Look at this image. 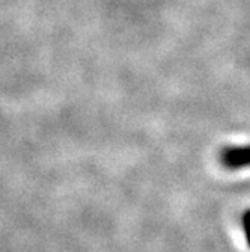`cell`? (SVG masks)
I'll return each instance as SVG.
<instances>
[{
  "mask_svg": "<svg viewBox=\"0 0 250 252\" xmlns=\"http://www.w3.org/2000/svg\"><path fill=\"white\" fill-rule=\"evenodd\" d=\"M222 165L229 171H238L250 168V144L247 145H231L220 153Z\"/></svg>",
  "mask_w": 250,
  "mask_h": 252,
  "instance_id": "cell-1",
  "label": "cell"
},
{
  "mask_svg": "<svg viewBox=\"0 0 250 252\" xmlns=\"http://www.w3.org/2000/svg\"><path fill=\"white\" fill-rule=\"evenodd\" d=\"M243 226H244V234H246L247 245L250 248V210H247L243 215Z\"/></svg>",
  "mask_w": 250,
  "mask_h": 252,
  "instance_id": "cell-2",
  "label": "cell"
}]
</instances>
